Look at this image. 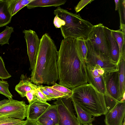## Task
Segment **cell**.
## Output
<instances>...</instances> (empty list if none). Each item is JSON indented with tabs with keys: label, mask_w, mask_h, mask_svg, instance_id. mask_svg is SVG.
<instances>
[{
	"label": "cell",
	"mask_w": 125,
	"mask_h": 125,
	"mask_svg": "<svg viewBox=\"0 0 125 125\" xmlns=\"http://www.w3.org/2000/svg\"><path fill=\"white\" fill-rule=\"evenodd\" d=\"M119 0H115V10H118L119 2Z\"/></svg>",
	"instance_id": "39"
},
{
	"label": "cell",
	"mask_w": 125,
	"mask_h": 125,
	"mask_svg": "<svg viewBox=\"0 0 125 125\" xmlns=\"http://www.w3.org/2000/svg\"><path fill=\"white\" fill-rule=\"evenodd\" d=\"M29 105L25 102L13 99L0 106V116H6L23 120L27 117Z\"/></svg>",
	"instance_id": "8"
},
{
	"label": "cell",
	"mask_w": 125,
	"mask_h": 125,
	"mask_svg": "<svg viewBox=\"0 0 125 125\" xmlns=\"http://www.w3.org/2000/svg\"><path fill=\"white\" fill-rule=\"evenodd\" d=\"M111 30L113 36L118 44L120 58L122 52L125 51V32L120 29L117 30Z\"/></svg>",
	"instance_id": "21"
},
{
	"label": "cell",
	"mask_w": 125,
	"mask_h": 125,
	"mask_svg": "<svg viewBox=\"0 0 125 125\" xmlns=\"http://www.w3.org/2000/svg\"></svg>",
	"instance_id": "41"
},
{
	"label": "cell",
	"mask_w": 125,
	"mask_h": 125,
	"mask_svg": "<svg viewBox=\"0 0 125 125\" xmlns=\"http://www.w3.org/2000/svg\"><path fill=\"white\" fill-rule=\"evenodd\" d=\"M58 51L53 40L45 33L40 39L39 46L30 78L37 85L54 84L58 80Z\"/></svg>",
	"instance_id": "2"
},
{
	"label": "cell",
	"mask_w": 125,
	"mask_h": 125,
	"mask_svg": "<svg viewBox=\"0 0 125 125\" xmlns=\"http://www.w3.org/2000/svg\"><path fill=\"white\" fill-rule=\"evenodd\" d=\"M71 90L72 101L77 104L93 116H98L107 113L104 95L91 84H83Z\"/></svg>",
	"instance_id": "4"
},
{
	"label": "cell",
	"mask_w": 125,
	"mask_h": 125,
	"mask_svg": "<svg viewBox=\"0 0 125 125\" xmlns=\"http://www.w3.org/2000/svg\"><path fill=\"white\" fill-rule=\"evenodd\" d=\"M88 83L92 84L104 95L107 92L105 81V72L99 66L92 65L85 62Z\"/></svg>",
	"instance_id": "9"
},
{
	"label": "cell",
	"mask_w": 125,
	"mask_h": 125,
	"mask_svg": "<svg viewBox=\"0 0 125 125\" xmlns=\"http://www.w3.org/2000/svg\"><path fill=\"white\" fill-rule=\"evenodd\" d=\"M106 87L107 93L118 102L122 100L120 94L118 71L105 73Z\"/></svg>",
	"instance_id": "12"
},
{
	"label": "cell",
	"mask_w": 125,
	"mask_h": 125,
	"mask_svg": "<svg viewBox=\"0 0 125 125\" xmlns=\"http://www.w3.org/2000/svg\"><path fill=\"white\" fill-rule=\"evenodd\" d=\"M105 115L106 125H122L125 118V101L119 102Z\"/></svg>",
	"instance_id": "11"
},
{
	"label": "cell",
	"mask_w": 125,
	"mask_h": 125,
	"mask_svg": "<svg viewBox=\"0 0 125 125\" xmlns=\"http://www.w3.org/2000/svg\"><path fill=\"white\" fill-rule=\"evenodd\" d=\"M10 99H4L0 101V106L8 102Z\"/></svg>",
	"instance_id": "38"
},
{
	"label": "cell",
	"mask_w": 125,
	"mask_h": 125,
	"mask_svg": "<svg viewBox=\"0 0 125 125\" xmlns=\"http://www.w3.org/2000/svg\"><path fill=\"white\" fill-rule=\"evenodd\" d=\"M94 0H80L75 7L74 10L76 13L79 12L85 6L90 3Z\"/></svg>",
	"instance_id": "33"
},
{
	"label": "cell",
	"mask_w": 125,
	"mask_h": 125,
	"mask_svg": "<svg viewBox=\"0 0 125 125\" xmlns=\"http://www.w3.org/2000/svg\"><path fill=\"white\" fill-rule=\"evenodd\" d=\"M76 43L79 54L84 61H85L87 53V48L85 40L83 39H76Z\"/></svg>",
	"instance_id": "25"
},
{
	"label": "cell",
	"mask_w": 125,
	"mask_h": 125,
	"mask_svg": "<svg viewBox=\"0 0 125 125\" xmlns=\"http://www.w3.org/2000/svg\"><path fill=\"white\" fill-rule=\"evenodd\" d=\"M35 121L36 122V123H37V125H43L42 124H41L39 122L37 121Z\"/></svg>",
	"instance_id": "40"
},
{
	"label": "cell",
	"mask_w": 125,
	"mask_h": 125,
	"mask_svg": "<svg viewBox=\"0 0 125 125\" xmlns=\"http://www.w3.org/2000/svg\"><path fill=\"white\" fill-rule=\"evenodd\" d=\"M87 48L86 59L84 62L92 65H97L104 71L105 73L118 71V65L114 63L105 55L95 51L90 42L85 40Z\"/></svg>",
	"instance_id": "6"
},
{
	"label": "cell",
	"mask_w": 125,
	"mask_h": 125,
	"mask_svg": "<svg viewBox=\"0 0 125 125\" xmlns=\"http://www.w3.org/2000/svg\"><path fill=\"white\" fill-rule=\"evenodd\" d=\"M30 84L32 89L35 91L37 100L44 103H47L48 99L40 89L38 86L32 83L31 81Z\"/></svg>",
	"instance_id": "29"
},
{
	"label": "cell",
	"mask_w": 125,
	"mask_h": 125,
	"mask_svg": "<svg viewBox=\"0 0 125 125\" xmlns=\"http://www.w3.org/2000/svg\"><path fill=\"white\" fill-rule=\"evenodd\" d=\"M14 32V28L11 27L6 26L5 30L0 33V44H9V41L11 33Z\"/></svg>",
	"instance_id": "24"
},
{
	"label": "cell",
	"mask_w": 125,
	"mask_h": 125,
	"mask_svg": "<svg viewBox=\"0 0 125 125\" xmlns=\"http://www.w3.org/2000/svg\"><path fill=\"white\" fill-rule=\"evenodd\" d=\"M43 87L45 89L55 97L57 99L61 98L70 97L66 94L53 88L51 87L45 86Z\"/></svg>",
	"instance_id": "32"
},
{
	"label": "cell",
	"mask_w": 125,
	"mask_h": 125,
	"mask_svg": "<svg viewBox=\"0 0 125 125\" xmlns=\"http://www.w3.org/2000/svg\"><path fill=\"white\" fill-rule=\"evenodd\" d=\"M53 88L66 94L69 97H71L72 94V91L69 88L58 84L56 83L51 86Z\"/></svg>",
	"instance_id": "31"
},
{
	"label": "cell",
	"mask_w": 125,
	"mask_h": 125,
	"mask_svg": "<svg viewBox=\"0 0 125 125\" xmlns=\"http://www.w3.org/2000/svg\"><path fill=\"white\" fill-rule=\"evenodd\" d=\"M26 42L27 54L30 61V70H32L34 64L37 53L39 46L40 40L34 31L29 29L23 31Z\"/></svg>",
	"instance_id": "10"
},
{
	"label": "cell",
	"mask_w": 125,
	"mask_h": 125,
	"mask_svg": "<svg viewBox=\"0 0 125 125\" xmlns=\"http://www.w3.org/2000/svg\"><path fill=\"white\" fill-rule=\"evenodd\" d=\"M36 121L43 125H55L53 120L48 117H44Z\"/></svg>",
	"instance_id": "35"
},
{
	"label": "cell",
	"mask_w": 125,
	"mask_h": 125,
	"mask_svg": "<svg viewBox=\"0 0 125 125\" xmlns=\"http://www.w3.org/2000/svg\"><path fill=\"white\" fill-rule=\"evenodd\" d=\"M57 66L59 84L72 89L88 83L85 62L77 49L76 39L62 41L58 52Z\"/></svg>",
	"instance_id": "1"
},
{
	"label": "cell",
	"mask_w": 125,
	"mask_h": 125,
	"mask_svg": "<svg viewBox=\"0 0 125 125\" xmlns=\"http://www.w3.org/2000/svg\"><path fill=\"white\" fill-rule=\"evenodd\" d=\"M29 104L37 100L35 92L34 90H32L26 92L25 95Z\"/></svg>",
	"instance_id": "34"
},
{
	"label": "cell",
	"mask_w": 125,
	"mask_h": 125,
	"mask_svg": "<svg viewBox=\"0 0 125 125\" xmlns=\"http://www.w3.org/2000/svg\"><path fill=\"white\" fill-rule=\"evenodd\" d=\"M53 103L57 106L58 112L57 125H81L74 114L71 97L58 98Z\"/></svg>",
	"instance_id": "5"
},
{
	"label": "cell",
	"mask_w": 125,
	"mask_h": 125,
	"mask_svg": "<svg viewBox=\"0 0 125 125\" xmlns=\"http://www.w3.org/2000/svg\"><path fill=\"white\" fill-rule=\"evenodd\" d=\"M26 121V120L24 121L6 116H0V125H21Z\"/></svg>",
	"instance_id": "26"
},
{
	"label": "cell",
	"mask_w": 125,
	"mask_h": 125,
	"mask_svg": "<svg viewBox=\"0 0 125 125\" xmlns=\"http://www.w3.org/2000/svg\"><path fill=\"white\" fill-rule=\"evenodd\" d=\"M9 10L12 16L33 0H8Z\"/></svg>",
	"instance_id": "20"
},
{
	"label": "cell",
	"mask_w": 125,
	"mask_h": 125,
	"mask_svg": "<svg viewBox=\"0 0 125 125\" xmlns=\"http://www.w3.org/2000/svg\"><path fill=\"white\" fill-rule=\"evenodd\" d=\"M38 86L40 89L47 98L48 101H51L52 100H57L55 97L52 95L44 89L43 87L44 86L43 85H40Z\"/></svg>",
	"instance_id": "36"
},
{
	"label": "cell",
	"mask_w": 125,
	"mask_h": 125,
	"mask_svg": "<svg viewBox=\"0 0 125 125\" xmlns=\"http://www.w3.org/2000/svg\"><path fill=\"white\" fill-rule=\"evenodd\" d=\"M28 105V115L27 118L35 121L38 119L51 105L48 103H44L36 100Z\"/></svg>",
	"instance_id": "14"
},
{
	"label": "cell",
	"mask_w": 125,
	"mask_h": 125,
	"mask_svg": "<svg viewBox=\"0 0 125 125\" xmlns=\"http://www.w3.org/2000/svg\"><path fill=\"white\" fill-rule=\"evenodd\" d=\"M73 106L76 114L77 118L81 125H92V122L94 120V117L90 113L83 110L76 103L72 102Z\"/></svg>",
	"instance_id": "16"
},
{
	"label": "cell",
	"mask_w": 125,
	"mask_h": 125,
	"mask_svg": "<svg viewBox=\"0 0 125 125\" xmlns=\"http://www.w3.org/2000/svg\"><path fill=\"white\" fill-rule=\"evenodd\" d=\"M21 125H37L36 122L28 118H27L26 122Z\"/></svg>",
	"instance_id": "37"
},
{
	"label": "cell",
	"mask_w": 125,
	"mask_h": 125,
	"mask_svg": "<svg viewBox=\"0 0 125 125\" xmlns=\"http://www.w3.org/2000/svg\"><path fill=\"white\" fill-rule=\"evenodd\" d=\"M118 65V77L120 94L122 100L125 101V52L121 54Z\"/></svg>",
	"instance_id": "15"
},
{
	"label": "cell",
	"mask_w": 125,
	"mask_h": 125,
	"mask_svg": "<svg viewBox=\"0 0 125 125\" xmlns=\"http://www.w3.org/2000/svg\"><path fill=\"white\" fill-rule=\"evenodd\" d=\"M45 117L50 118L53 120L55 125H58V114L57 106L56 105H51L38 120Z\"/></svg>",
	"instance_id": "22"
},
{
	"label": "cell",
	"mask_w": 125,
	"mask_h": 125,
	"mask_svg": "<svg viewBox=\"0 0 125 125\" xmlns=\"http://www.w3.org/2000/svg\"><path fill=\"white\" fill-rule=\"evenodd\" d=\"M11 77L5 68L3 60L0 56V79L3 80L7 79Z\"/></svg>",
	"instance_id": "30"
},
{
	"label": "cell",
	"mask_w": 125,
	"mask_h": 125,
	"mask_svg": "<svg viewBox=\"0 0 125 125\" xmlns=\"http://www.w3.org/2000/svg\"><path fill=\"white\" fill-rule=\"evenodd\" d=\"M120 19V29L125 32V1L119 0L118 10Z\"/></svg>",
	"instance_id": "23"
},
{
	"label": "cell",
	"mask_w": 125,
	"mask_h": 125,
	"mask_svg": "<svg viewBox=\"0 0 125 125\" xmlns=\"http://www.w3.org/2000/svg\"><path fill=\"white\" fill-rule=\"evenodd\" d=\"M9 85L7 82L3 80L0 81V94L10 100L12 99L13 96L9 90Z\"/></svg>",
	"instance_id": "28"
},
{
	"label": "cell",
	"mask_w": 125,
	"mask_h": 125,
	"mask_svg": "<svg viewBox=\"0 0 125 125\" xmlns=\"http://www.w3.org/2000/svg\"><path fill=\"white\" fill-rule=\"evenodd\" d=\"M104 26L101 23L94 25L88 35V40L95 51L111 59Z\"/></svg>",
	"instance_id": "7"
},
{
	"label": "cell",
	"mask_w": 125,
	"mask_h": 125,
	"mask_svg": "<svg viewBox=\"0 0 125 125\" xmlns=\"http://www.w3.org/2000/svg\"><path fill=\"white\" fill-rule=\"evenodd\" d=\"M8 0H0V27L11 22L12 16L8 9Z\"/></svg>",
	"instance_id": "18"
},
{
	"label": "cell",
	"mask_w": 125,
	"mask_h": 125,
	"mask_svg": "<svg viewBox=\"0 0 125 125\" xmlns=\"http://www.w3.org/2000/svg\"><path fill=\"white\" fill-rule=\"evenodd\" d=\"M53 13L55 15L54 25L56 28H60L64 39H88L94 26L91 22L82 19L79 14L73 13L60 6L54 10Z\"/></svg>",
	"instance_id": "3"
},
{
	"label": "cell",
	"mask_w": 125,
	"mask_h": 125,
	"mask_svg": "<svg viewBox=\"0 0 125 125\" xmlns=\"http://www.w3.org/2000/svg\"><path fill=\"white\" fill-rule=\"evenodd\" d=\"M66 0H33L26 6L28 9L38 7H57L64 5Z\"/></svg>",
	"instance_id": "17"
},
{
	"label": "cell",
	"mask_w": 125,
	"mask_h": 125,
	"mask_svg": "<svg viewBox=\"0 0 125 125\" xmlns=\"http://www.w3.org/2000/svg\"><path fill=\"white\" fill-rule=\"evenodd\" d=\"M104 95L108 112L112 110L119 102L113 98L107 92Z\"/></svg>",
	"instance_id": "27"
},
{
	"label": "cell",
	"mask_w": 125,
	"mask_h": 125,
	"mask_svg": "<svg viewBox=\"0 0 125 125\" xmlns=\"http://www.w3.org/2000/svg\"><path fill=\"white\" fill-rule=\"evenodd\" d=\"M20 79L19 83L15 86V89L21 97H24L25 96L27 92L33 89L30 85V78L26 75L21 74Z\"/></svg>",
	"instance_id": "19"
},
{
	"label": "cell",
	"mask_w": 125,
	"mask_h": 125,
	"mask_svg": "<svg viewBox=\"0 0 125 125\" xmlns=\"http://www.w3.org/2000/svg\"><path fill=\"white\" fill-rule=\"evenodd\" d=\"M104 29L107 39L111 59L114 63L118 65L120 57L118 44L113 36L111 30L104 26Z\"/></svg>",
	"instance_id": "13"
}]
</instances>
